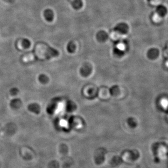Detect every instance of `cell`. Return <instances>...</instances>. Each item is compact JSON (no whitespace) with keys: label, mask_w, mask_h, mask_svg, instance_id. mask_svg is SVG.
<instances>
[{"label":"cell","mask_w":168,"mask_h":168,"mask_svg":"<svg viewBox=\"0 0 168 168\" xmlns=\"http://www.w3.org/2000/svg\"><path fill=\"white\" fill-rule=\"evenodd\" d=\"M44 17L46 21L48 22H52L54 18V14L53 11L50 9H47L44 11Z\"/></svg>","instance_id":"cell-3"},{"label":"cell","mask_w":168,"mask_h":168,"mask_svg":"<svg viewBox=\"0 0 168 168\" xmlns=\"http://www.w3.org/2000/svg\"><path fill=\"white\" fill-rule=\"evenodd\" d=\"M129 30V25L125 23H120L115 25L114 31L121 34H125Z\"/></svg>","instance_id":"cell-1"},{"label":"cell","mask_w":168,"mask_h":168,"mask_svg":"<svg viewBox=\"0 0 168 168\" xmlns=\"http://www.w3.org/2000/svg\"><path fill=\"white\" fill-rule=\"evenodd\" d=\"M4 1H6V2H12L14 1V0H4Z\"/></svg>","instance_id":"cell-9"},{"label":"cell","mask_w":168,"mask_h":168,"mask_svg":"<svg viewBox=\"0 0 168 168\" xmlns=\"http://www.w3.org/2000/svg\"><path fill=\"white\" fill-rule=\"evenodd\" d=\"M161 105L164 108H166L168 106V100L166 99H163L161 101Z\"/></svg>","instance_id":"cell-6"},{"label":"cell","mask_w":168,"mask_h":168,"mask_svg":"<svg viewBox=\"0 0 168 168\" xmlns=\"http://www.w3.org/2000/svg\"><path fill=\"white\" fill-rule=\"evenodd\" d=\"M68 48L69 50L72 51V50H74V48H75V45H74L72 42H70L69 44H68Z\"/></svg>","instance_id":"cell-7"},{"label":"cell","mask_w":168,"mask_h":168,"mask_svg":"<svg viewBox=\"0 0 168 168\" xmlns=\"http://www.w3.org/2000/svg\"><path fill=\"white\" fill-rule=\"evenodd\" d=\"M156 11L159 17L161 18H164L168 13V9L165 6L160 4L156 6Z\"/></svg>","instance_id":"cell-2"},{"label":"cell","mask_w":168,"mask_h":168,"mask_svg":"<svg viewBox=\"0 0 168 168\" xmlns=\"http://www.w3.org/2000/svg\"><path fill=\"white\" fill-rule=\"evenodd\" d=\"M71 5L74 9L79 10L83 7V1L82 0H72Z\"/></svg>","instance_id":"cell-5"},{"label":"cell","mask_w":168,"mask_h":168,"mask_svg":"<svg viewBox=\"0 0 168 168\" xmlns=\"http://www.w3.org/2000/svg\"><path fill=\"white\" fill-rule=\"evenodd\" d=\"M23 45L25 47H28V46L30 45V42L27 39H23Z\"/></svg>","instance_id":"cell-8"},{"label":"cell","mask_w":168,"mask_h":168,"mask_svg":"<svg viewBox=\"0 0 168 168\" xmlns=\"http://www.w3.org/2000/svg\"><path fill=\"white\" fill-rule=\"evenodd\" d=\"M96 38L100 42H104L108 38V35L106 31H100L96 34Z\"/></svg>","instance_id":"cell-4"},{"label":"cell","mask_w":168,"mask_h":168,"mask_svg":"<svg viewBox=\"0 0 168 168\" xmlns=\"http://www.w3.org/2000/svg\"><path fill=\"white\" fill-rule=\"evenodd\" d=\"M147 1H148V2H150V1H152V0H147Z\"/></svg>","instance_id":"cell-10"}]
</instances>
